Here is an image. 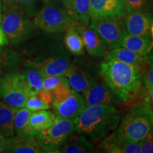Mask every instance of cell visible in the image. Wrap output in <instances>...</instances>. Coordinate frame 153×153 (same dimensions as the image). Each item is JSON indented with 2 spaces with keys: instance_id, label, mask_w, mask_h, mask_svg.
Wrapping results in <instances>:
<instances>
[{
  "instance_id": "1",
  "label": "cell",
  "mask_w": 153,
  "mask_h": 153,
  "mask_svg": "<svg viewBox=\"0 0 153 153\" xmlns=\"http://www.w3.org/2000/svg\"><path fill=\"white\" fill-rule=\"evenodd\" d=\"M49 34L26 48L24 65L38 69L45 76H64L71 62V53L58 33Z\"/></svg>"
},
{
  "instance_id": "2",
  "label": "cell",
  "mask_w": 153,
  "mask_h": 153,
  "mask_svg": "<svg viewBox=\"0 0 153 153\" xmlns=\"http://www.w3.org/2000/svg\"><path fill=\"white\" fill-rule=\"evenodd\" d=\"M100 74L123 103L131 102L138 95L143 82L140 67L105 59L100 63Z\"/></svg>"
},
{
  "instance_id": "3",
  "label": "cell",
  "mask_w": 153,
  "mask_h": 153,
  "mask_svg": "<svg viewBox=\"0 0 153 153\" xmlns=\"http://www.w3.org/2000/svg\"><path fill=\"white\" fill-rule=\"evenodd\" d=\"M120 121V111L114 105L88 106L76 117V131L95 142L114 131Z\"/></svg>"
},
{
  "instance_id": "4",
  "label": "cell",
  "mask_w": 153,
  "mask_h": 153,
  "mask_svg": "<svg viewBox=\"0 0 153 153\" xmlns=\"http://www.w3.org/2000/svg\"><path fill=\"white\" fill-rule=\"evenodd\" d=\"M116 132L129 140L139 143L153 127V107L148 94L134 104L123 116Z\"/></svg>"
},
{
  "instance_id": "5",
  "label": "cell",
  "mask_w": 153,
  "mask_h": 153,
  "mask_svg": "<svg viewBox=\"0 0 153 153\" xmlns=\"http://www.w3.org/2000/svg\"><path fill=\"white\" fill-rule=\"evenodd\" d=\"M33 24L36 28L46 33H61L75 27L79 23L74 20L65 9L50 1L35 15Z\"/></svg>"
},
{
  "instance_id": "6",
  "label": "cell",
  "mask_w": 153,
  "mask_h": 153,
  "mask_svg": "<svg viewBox=\"0 0 153 153\" xmlns=\"http://www.w3.org/2000/svg\"><path fill=\"white\" fill-rule=\"evenodd\" d=\"M64 76L73 90L83 94L101 76L100 64L87 57L76 56L71 60Z\"/></svg>"
},
{
  "instance_id": "7",
  "label": "cell",
  "mask_w": 153,
  "mask_h": 153,
  "mask_svg": "<svg viewBox=\"0 0 153 153\" xmlns=\"http://www.w3.org/2000/svg\"><path fill=\"white\" fill-rule=\"evenodd\" d=\"M3 11L0 26L11 43L26 41L35 33L37 28L27 15L13 9Z\"/></svg>"
},
{
  "instance_id": "8",
  "label": "cell",
  "mask_w": 153,
  "mask_h": 153,
  "mask_svg": "<svg viewBox=\"0 0 153 153\" xmlns=\"http://www.w3.org/2000/svg\"><path fill=\"white\" fill-rule=\"evenodd\" d=\"M76 131V118L56 116L54 122L36 136L38 143L45 152H57V150Z\"/></svg>"
},
{
  "instance_id": "9",
  "label": "cell",
  "mask_w": 153,
  "mask_h": 153,
  "mask_svg": "<svg viewBox=\"0 0 153 153\" xmlns=\"http://www.w3.org/2000/svg\"><path fill=\"white\" fill-rule=\"evenodd\" d=\"M30 96L19 72H11L0 77V99L6 104L22 108Z\"/></svg>"
},
{
  "instance_id": "10",
  "label": "cell",
  "mask_w": 153,
  "mask_h": 153,
  "mask_svg": "<svg viewBox=\"0 0 153 153\" xmlns=\"http://www.w3.org/2000/svg\"><path fill=\"white\" fill-rule=\"evenodd\" d=\"M121 19H92L89 27L92 28L106 42L110 49L120 47L126 30Z\"/></svg>"
},
{
  "instance_id": "11",
  "label": "cell",
  "mask_w": 153,
  "mask_h": 153,
  "mask_svg": "<svg viewBox=\"0 0 153 153\" xmlns=\"http://www.w3.org/2000/svg\"><path fill=\"white\" fill-rule=\"evenodd\" d=\"M86 106L99 104L120 105L123 101L107 85L101 76L82 94Z\"/></svg>"
},
{
  "instance_id": "12",
  "label": "cell",
  "mask_w": 153,
  "mask_h": 153,
  "mask_svg": "<svg viewBox=\"0 0 153 153\" xmlns=\"http://www.w3.org/2000/svg\"><path fill=\"white\" fill-rule=\"evenodd\" d=\"M126 14L123 0H89L90 19H122Z\"/></svg>"
},
{
  "instance_id": "13",
  "label": "cell",
  "mask_w": 153,
  "mask_h": 153,
  "mask_svg": "<svg viewBox=\"0 0 153 153\" xmlns=\"http://www.w3.org/2000/svg\"><path fill=\"white\" fill-rule=\"evenodd\" d=\"M75 28L81 36L84 46L88 54L94 57H101L109 51V47L106 42L96 30L79 24Z\"/></svg>"
},
{
  "instance_id": "14",
  "label": "cell",
  "mask_w": 153,
  "mask_h": 153,
  "mask_svg": "<svg viewBox=\"0 0 153 153\" xmlns=\"http://www.w3.org/2000/svg\"><path fill=\"white\" fill-rule=\"evenodd\" d=\"M123 24L128 33L150 38V28L153 22V14L145 11L126 13L123 16Z\"/></svg>"
},
{
  "instance_id": "15",
  "label": "cell",
  "mask_w": 153,
  "mask_h": 153,
  "mask_svg": "<svg viewBox=\"0 0 153 153\" xmlns=\"http://www.w3.org/2000/svg\"><path fill=\"white\" fill-rule=\"evenodd\" d=\"M86 107L83 96L72 90L64 99L53 102V113L57 116L67 118L77 117Z\"/></svg>"
},
{
  "instance_id": "16",
  "label": "cell",
  "mask_w": 153,
  "mask_h": 153,
  "mask_svg": "<svg viewBox=\"0 0 153 153\" xmlns=\"http://www.w3.org/2000/svg\"><path fill=\"white\" fill-rule=\"evenodd\" d=\"M101 146L105 152L109 153H140L139 143L126 139L116 131L106 135Z\"/></svg>"
},
{
  "instance_id": "17",
  "label": "cell",
  "mask_w": 153,
  "mask_h": 153,
  "mask_svg": "<svg viewBox=\"0 0 153 153\" xmlns=\"http://www.w3.org/2000/svg\"><path fill=\"white\" fill-rule=\"evenodd\" d=\"M94 152L93 145L85 135L74 131L57 150V152L88 153Z\"/></svg>"
},
{
  "instance_id": "18",
  "label": "cell",
  "mask_w": 153,
  "mask_h": 153,
  "mask_svg": "<svg viewBox=\"0 0 153 153\" xmlns=\"http://www.w3.org/2000/svg\"><path fill=\"white\" fill-rule=\"evenodd\" d=\"M7 152L39 153L45 152L38 143L36 137L12 136L9 137V145Z\"/></svg>"
},
{
  "instance_id": "19",
  "label": "cell",
  "mask_w": 153,
  "mask_h": 153,
  "mask_svg": "<svg viewBox=\"0 0 153 153\" xmlns=\"http://www.w3.org/2000/svg\"><path fill=\"white\" fill-rule=\"evenodd\" d=\"M148 55H140L126 48L118 47L111 49V51H108V53L106 54L105 59L118 60L128 63V64L140 67L141 65H144L148 60Z\"/></svg>"
},
{
  "instance_id": "20",
  "label": "cell",
  "mask_w": 153,
  "mask_h": 153,
  "mask_svg": "<svg viewBox=\"0 0 153 153\" xmlns=\"http://www.w3.org/2000/svg\"><path fill=\"white\" fill-rule=\"evenodd\" d=\"M32 111L28 108L22 107L19 108L15 114L14 127V133L18 137H36L38 134L30 128L29 118Z\"/></svg>"
},
{
  "instance_id": "21",
  "label": "cell",
  "mask_w": 153,
  "mask_h": 153,
  "mask_svg": "<svg viewBox=\"0 0 153 153\" xmlns=\"http://www.w3.org/2000/svg\"><path fill=\"white\" fill-rule=\"evenodd\" d=\"M25 68L24 71L19 72L20 76L28 92L31 96L34 95L43 89V81L45 74L32 67L25 66Z\"/></svg>"
},
{
  "instance_id": "22",
  "label": "cell",
  "mask_w": 153,
  "mask_h": 153,
  "mask_svg": "<svg viewBox=\"0 0 153 153\" xmlns=\"http://www.w3.org/2000/svg\"><path fill=\"white\" fill-rule=\"evenodd\" d=\"M18 109L0 99V133L6 137L14 136V117Z\"/></svg>"
},
{
  "instance_id": "23",
  "label": "cell",
  "mask_w": 153,
  "mask_h": 153,
  "mask_svg": "<svg viewBox=\"0 0 153 153\" xmlns=\"http://www.w3.org/2000/svg\"><path fill=\"white\" fill-rule=\"evenodd\" d=\"M150 38L131 35L126 32L122 38L120 47L126 48L140 55H146L150 53Z\"/></svg>"
},
{
  "instance_id": "24",
  "label": "cell",
  "mask_w": 153,
  "mask_h": 153,
  "mask_svg": "<svg viewBox=\"0 0 153 153\" xmlns=\"http://www.w3.org/2000/svg\"><path fill=\"white\" fill-rule=\"evenodd\" d=\"M56 116L54 113L47 110L32 112L29 118L30 128L34 132L38 134L39 132L49 127L54 122Z\"/></svg>"
},
{
  "instance_id": "25",
  "label": "cell",
  "mask_w": 153,
  "mask_h": 153,
  "mask_svg": "<svg viewBox=\"0 0 153 153\" xmlns=\"http://www.w3.org/2000/svg\"><path fill=\"white\" fill-rule=\"evenodd\" d=\"M53 99L48 91L42 89L34 95L30 96L26 101L24 107L30 111L48 110L52 108Z\"/></svg>"
},
{
  "instance_id": "26",
  "label": "cell",
  "mask_w": 153,
  "mask_h": 153,
  "mask_svg": "<svg viewBox=\"0 0 153 153\" xmlns=\"http://www.w3.org/2000/svg\"><path fill=\"white\" fill-rule=\"evenodd\" d=\"M65 45L71 54L75 56H82L85 54V46L79 32L75 27L69 28L64 36Z\"/></svg>"
},
{
  "instance_id": "27",
  "label": "cell",
  "mask_w": 153,
  "mask_h": 153,
  "mask_svg": "<svg viewBox=\"0 0 153 153\" xmlns=\"http://www.w3.org/2000/svg\"><path fill=\"white\" fill-rule=\"evenodd\" d=\"M2 9L20 11L30 18L38 13V0H4Z\"/></svg>"
},
{
  "instance_id": "28",
  "label": "cell",
  "mask_w": 153,
  "mask_h": 153,
  "mask_svg": "<svg viewBox=\"0 0 153 153\" xmlns=\"http://www.w3.org/2000/svg\"><path fill=\"white\" fill-rule=\"evenodd\" d=\"M71 16L78 23L88 26L90 22L89 0H73Z\"/></svg>"
},
{
  "instance_id": "29",
  "label": "cell",
  "mask_w": 153,
  "mask_h": 153,
  "mask_svg": "<svg viewBox=\"0 0 153 153\" xmlns=\"http://www.w3.org/2000/svg\"><path fill=\"white\" fill-rule=\"evenodd\" d=\"M65 83H68V81L65 76H45L43 81V89L50 92Z\"/></svg>"
},
{
  "instance_id": "30",
  "label": "cell",
  "mask_w": 153,
  "mask_h": 153,
  "mask_svg": "<svg viewBox=\"0 0 153 153\" xmlns=\"http://www.w3.org/2000/svg\"><path fill=\"white\" fill-rule=\"evenodd\" d=\"M126 13L148 11V0H123Z\"/></svg>"
},
{
  "instance_id": "31",
  "label": "cell",
  "mask_w": 153,
  "mask_h": 153,
  "mask_svg": "<svg viewBox=\"0 0 153 153\" xmlns=\"http://www.w3.org/2000/svg\"><path fill=\"white\" fill-rule=\"evenodd\" d=\"M146 62L148 67L144 74H142V79L145 87L153 88V55H148Z\"/></svg>"
},
{
  "instance_id": "32",
  "label": "cell",
  "mask_w": 153,
  "mask_h": 153,
  "mask_svg": "<svg viewBox=\"0 0 153 153\" xmlns=\"http://www.w3.org/2000/svg\"><path fill=\"white\" fill-rule=\"evenodd\" d=\"M140 153H153V127L139 142Z\"/></svg>"
},
{
  "instance_id": "33",
  "label": "cell",
  "mask_w": 153,
  "mask_h": 153,
  "mask_svg": "<svg viewBox=\"0 0 153 153\" xmlns=\"http://www.w3.org/2000/svg\"><path fill=\"white\" fill-rule=\"evenodd\" d=\"M11 56L7 53H0V76L4 73L8 67L10 65Z\"/></svg>"
},
{
  "instance_id": "34",
  "label": "cell",
  "mask_w": 153,
  "mask_h": 153,
  "mask_svg": "<svg viewBox=\"0 0 153 153\" xmlns=\"http://www.w3.org/2000/svg\"><path fill=\"white\" fill-rule=\"evenodd\" d=\"M51 1H53V3H55L57 4L60 5L61 7H63V8L65 9L66 10L68 11L69 14L71 16L73 0H51Z\"/></svg>"
},
{
  "instance_id": "35",
  "label": "cell",
  "mask_w": 153,
  "mask_h": 153,
  "mask_svg": "<svg viewBox=\"0 0 153 153\" xmlns=\"http://www.w3.org/2000/svg\"><path fill=\"white\" fill-rule=\"evenodd\" d=\"M9 145V137L0 133V152H7Z\"/></svg>"
},
{
  "instance_id": "36",
  "label": "cell",
  "mask_w": 153,
  "mask_h": 153,
  "mask_svg": "<svg viewBox=\"0 0 153 153\" xmlns=\"http://www.w3.org/2000/svg\"><path fill=\"white\" fill-rule=\"evenodd\" d=\"M9 40L7 38V35H6L4 30L1 28V26H0V48L4 46L5 45H7L8 43Z\"/></svg>"
},
{
  "instance_id": "37",
  "label": "cell",
  "mask_w": 153,
  "mask_h": 153,
  "mask_svg": "<svg viewBox=\"0 0 153 153\" xmlns=\"http://www.w3.org/2000/svg\"><path fill=\"white\" fill-rule=\"evenodd\" d=\"M147 91H148V95L149 99H150V103L152 104V106L153 107V88L152 87H149V88H146Z\"/></svg>"
},
{
  "instance_id": "38",
  "label": "cell",
  "mask_w": 153,
  "mask_h": 153,
  "mask_svg": "<svg viewBox=\"0 0 153 153\" xmlns=\"http://www.w3.org/2000/svg\"><path fill=\"white\" fill-rule=\"evenodd\" d=\"M150 33H151V36H152V41H151V44H150V49H149V51H150H150L152 49V48H153V22H152V25H151Z\"/></svg>"
},
{
  "instance_id": "39",
  "label": "cell",
  "mask_w": 153,
  "mask_h": 153,
  "mask_svg": "<svg viewBox=\"0 0 153 153\" xmlns=\"http://www.w3.org/2000/svg\"><path fill=\"white\" fill-rule=\"evenodd\" d=\"M1 18H2V3H1V0H0V23H1Z\"/></svg>"
},
{
  "instance_id": "40",
  "label": "cell",
  "mask_w": 153,
  "mask_h": 153,
  "mask_svg": "<svg viewBox=\"0 0 153 153\" xmlns=\"http://www.w3.org/2000/svg\"><path fill=\"white\" fill-rule=\"evenodd\" d=\"M42 1H43V2H45V4H48V3H49V1H51V0H42Z\"/></svg>"
}]
</instances>
